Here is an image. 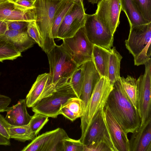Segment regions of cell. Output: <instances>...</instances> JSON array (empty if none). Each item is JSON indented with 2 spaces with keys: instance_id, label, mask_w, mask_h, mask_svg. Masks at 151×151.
Masks as SVG:
<instances>
[{
  "instance_id": "1",
  "label": "cell",
  "mask_w": 151,
  "mask_h": 151,
  "mask_svg": "<svg viewBox=\"0 0 151 151\" xmlns=\"http://www.w3.org/2000/svg\"><path fill=\"white\" fill-rule=\"evenodd\" d=\"M106 105L126 134L132 133L140 126L141 120L138 110L127 97L119 79L114 83Z\"/></svg>"
},
{
  "instance_id": "2",
  "label": "cell",
  "mask_w": 151,
  "mask_h": 151,
  "mask_svg": "<svg viewBox=\"0 0 151 151\" xmlns=\"http://www.w3.org/2000/svg\"><path fill=\"white\" fill-rule=\"evenodd\" d=\"M63 0H37L35 3V21L43 41L42 50L47 54L56 45L52 33L55 14Z\"/></svg>"
},
{
  "instance_id": "3",
  "label": "cell",
  "mask_w": 151,
  "mask_h": 151,
  "mask_svg": "<svg viewBox=\"0 0 151 151\" xmlns=\"http://www.w3.org/2000/svg\"><path fill=\"white\" fill-rule=\"evenodd\" d=\"M47 54L49 73L56 90L69 82L72 74L78 66L61 45H56Z\"/></svg>"
},
{
  "instance_id": "4",
  "label": "cell",
  "mask_w": 151,
  "mask_h": 151,
  "mask_svg": "<svg viewBox=\"0 0 151 151\" xmlns=\"http://www.w3.org/2000/svg\"><path fill=\"white\" fill-rule=\"evenodd\" d=\"M125 42L134 58V65L144 64L151 59V22L130 27Z\"/></svg>"
},
{
  "instance_id": "5",
  "label": "cell",
  "mask_w": 151,
  "mask_h": 151,
  "mask_svg": "<svg viewBox=\"0 0 151 151\" xmlns=\"http://www.w3.org/2000/svg\"><path fill=\"white\" fill-rule=\"evenodd\" d=\"M114 84L107 78L101 77L95 86L83 115L81 118L82 142L93 118L105 105Z\"/></svg>"
},
{
  "instance_id": "6",
  "label": "cell",
  "mask_w": 151,
  "mask_h": 151,
  "mask_svg": "<svg viewBox=\"0 0 151 151\" xmlns=\"http://www.w3.org/2000/svg\"><path fill=\"white\" fill-rule=\"evenodd\" d=\"M76 97L69 82L56 89L51 95L44 98L32 107L34 113L48 117L56 118L62 106L70 98Z\"/></svg>"
},
{
  "instance_id": "7",
  "label": "cell",
  "mask_w": 151,
  "mask_h": 151,
  "mask_svg": "<svg viewBox=\"0 0 151 151\" xmlns=\"http://www.w3.org/2000/svg\"><path fill=\"white\" fill-rule=\"evenodd\" d=\"M63 40L61 45L78 66L87 61L92 60L94 45L88 39L84 26L73 37Z\"/></svg>"
},
{
  "instance_id": "8",
  "label": "cell",
  "mask_w": 151,
  "mask_h": 151,
  "mask_svg": "<svg viewBox=\"0 0 151 151\" xmlns=\"http://www.w3.org/2000/svg\"><path fill=\"white\" fill-rule=\"evenodd\" d=\"M145 72L137 80V109L140 117V125L151 119V60L144 64Z\"/></svg>"
},
{
  "instance_id": "9",
  "label": "cell",
  "mask_w": 151,
  "mask_h": 151,
  "mask_svg": "<svg viewBox=\"0 0 151 151\" xmlns=\"http://www.w3.org/2000/svg\"><path fill=\"white\" fill-rule=\"evenodd\" d=\"M83 1V0H74L59 27L57 38L63 40L72 37L84 26L86 14Z\"/></svg>"
},
{
  "instance_id": "10",
  "label": "cell",
  "mask_w": 151,
  "mask_h": 151,
  "mask_svg": "<svg viewBox=\"0 0 151 151\" xmlns=\"http://www.w3.org/2000/svg\"><path fill=\"white\" fill-rule=\"evenodd\" d=\"M84 27L87 37L93 45L108 50L111 48L114 35L102 25L95 14H86Z\"/></svg>"
},
{
  "instance_id": "11",
  "label": "cell",
  "mask_w": 151,
  "mask_h": 151,
  "mask_svg": "<svg viewBox=\"0 0 151 151\" xmlns=\"http://www.w3.org/2000/svg\"><path fill=\"white\" fill-rule=\"evenodd\" d=\"M120 0H101L95 13L102 25L114 35L118 26L121 12Z\"/></svg>"
},
{
  "instance_id": "12",
  "label": "cell",
  "mask_w": 151,
  "mask_h": 151,
  "mask_svg": "<svg viewBox=\"0 0 151 151\" xmlns=\"http://www.w3.org/2000/svg\"><path fill=\"white\" fill-rule=\"evenodd\" d=\"M103 109L99 111L93 118L82 142L84 145H88L103 142L108 145L111 151H114L104 118Z\"/></svg>"
},
{
  "instance_id": "13",
  "label": "cell",
  "mask_w": 151,
  "mask_h": 151,
  "mask_svg": "<svg viewBox=\"0 0 151 151\" xmlns=\"http://www.w3.org/2000/svg\"><path fill=\"white\" fill-rule=\"evenodd\" d=\"M103 115L114 151H129L127 134L120 127L106 104Z\"/></svg>"
},
{
  "instance_id": "14",
  "label": "cell",
  "mask_w": 151,
  "mask_h": 151,
  "mask_svg": "<svg viewBox=\"0 0 151 151\" xmlns=\"http://www.w3.org/2000/svg\"><path fill=\"white\" fill-rule=\"evenodd\" d=\"M56 91L49 73L39 75L25 99L27 107H32L42 99L52 94Z\"/></svg>"
},
{
  "instance_id": "15",
  "label": "cell",
  "mask_w": 151,
  "mask_h": 151,
  "mask_svg": "<svg viewBox=\"0 0 151 151\" xmlns=\"http://www.w3.org/2000/svg\"><path fill=\"white\" fill-rule=\"evenodd\" d=\"M35 9L22 10L12 0H0V20L6 22L35 21Z\"/></svg>"
},
{
  "instance_id": "16",
  "label": "cell",
  "mask_w": 151,
  "mask_h": 151,
  "mask_svg": "<svg viewBox=\"0 0 151 151\" xmlns=\"http://www.w3.org/2000/svg\"><path fill=\"white\" fill-rule=\"evenodd\" d=\"M82 65L84 78L79 98L83 103L84 114L93 89L101 77L92 60L87 61Z\"/></svg>"
},
{
  "instance_id": "17",
  "label": "cell",
  "mask_w": 151,
  "mask_h": 151,
  "mask_svg": "<svg viewBox=\"0 0 151 151\" xmlns=\"http://www.w3.org/2000/svg\"><path fill=\"white\" fill-rule=\"evenodd\" d=\"M132 133L129 140V151H151V119Z\"/></svg>"
},
{
  "instance_id": "18",
  "label": "cell",
  "mask_w": 151,
  "mask_h": 151,
  "mask_svg": "<svg viewBox=\"0 0 151 151\" xmlns=\"http://www.w3.org/2000/svg\"><path fill=\"white\" fill-rule=\"evenodd\" d=\"M25 99H19L14 105L8 107L5 119L11 125L19 126L28 124L32 116L27 110Z\"/></svg>"
},
{
  "instance_id": "19",
  "label": "cell",
  "mask_w": 151,
  "mask_h": 151,
  "mask_svg": "<svg viewBox=\"0 0 151 151\" xmlns=\"http://www.w3.org/2000/svg\"><path fill=\"white\" fill-rule=\"evenodd\" d=\"M111 49L108 50L93 45L92 61L101 77L108 78V70Z\"/></svg>"
},
{
  "instance_id": "20",
  "label": "cell",
  "mask_w": 151,
  "mask_h": 151,
  "mask_svg": "<svg viewBox=\"0 0 151 151\" xmlns=\"http://www.w3.org/2000/svg\"><path fill=\"white\" fill-rule=\"evenodd\" d=\"M121 10L125 13L130 27L149 23L144 18L134 0H120Z\"/></svg>"
},
{
  "instance_id": "21",
  "label": "cell",
  "mask_w": 151,
  "mask_h": 151,
  "mask_svg": "<svg viewBox=\"0 0 151 151\" xmlns=\"http://www.w3.org/2000/svg\"><path fill=\"white\" fill-rule=\"evenodd\" d=\"M4 35L21 53L31 47L35 43L27 31L22 32L8 29Z\"/></svg>"
},
{
  "instance_id": "22",
  "label": "cell",
  "mask_w": 151,
  "mask_h": 151,
  "mask_svg": "<svg viewBox=\"0 0 151 151\" xmlns=\"http://www.w3.org/2000/svg\"><path fill=\"white\" fill-rule=\"evenodd\" d=\"M7 129L10 139H14L21 142L32 141L36 137L32 132L29 124L19 126L9 124Z\"/></svg>"
},
{
  "instance_id": "23",
  "label": "cell",
  "mask_w": 151,
  "mask_h": 151,
  "mask_svg": "<svg viewBox=\"0 0 151 151\" xmlns=\"http://www.w3.org/2000/svg\"><path fill=\"white\" fill-rule=\"evenodd\" d=\"M111 50L108 70V79L111 83L114 84L120 77V66L122 57L115 47H113Z\"/></svg>"
},
{
  "instance_id": "24",
  "label": "cell",
  "mask_w": 151,
  "mask_h": 151,
  "mask_svg": "<svg viewBox=\"0 0 151 151\" xmlns=\"http://www.w3.org/2000/svg\"><path fill=\"white\" fill-rule=\"evenodd\" d=\"M119 79L127 97L135 109L138 110L137 80L129 75L125 78L120 77Z\"/></svg>"
},
{
  "instance_id": "25",
  "label": "cell",
  "mask_w": 151,
  "mask_h": 151,
  "mask_svg": "<svg viewBox=\"0 0 151 151\" xmlns=\"http://www.w3.org/2000/svg\"><path fill=\"white\" fill-rule=\"evenodd\" d=\"M58 128L46 132L36 137L21 151H44L50 140L58 131Z\"/></svg>"
},
{
  "instance_id": "26",
  "label": "cell",
  "mask_w": 151,
  "mask_h": 151,
  "mask_svg": "<svg viewBox=\"0 0 151 151\" xmlns=\"http://www.w3.org/2000/svg\"><path fill=\"white\" fill-rule=\"evenodd\" d=\"M22 56L20 52L4 35L0 36V62L13 60Z\"/></svg>"
},
{
  "instance_id": "27",
  "label": "cell",
  "mask_w": 151,
  "mask_h": 151,
  "mask_svg": "<svg viewBox=\"0 0 151 151\" xmlns=\"http://www.w3.org/2000/svg\"><path fill=\"white\" fill-rule=\"evenodd\" d=\"M74 0H63L57 10L54 17L52 33L53 38H57L58 32L62 20L67 13L73 6Z\"/></svg>"
},
{
  "instance_id": "28",
  "label": "cell",
  "mask_w": 151,
  "mask_h": 151,
  "mask_svg": "<svg viewBox=\"0 0 151 151\" xmlns=\"http://www.w3.org/2000/svg\"><path fill=\"white\" fill-rule=\"evenodd\" d=\"M68 137L64 129L59 128L58 131L50 140L44 151H63V140Z\"/></svg>"
},
{
  "instance_id": "29",
  "label": "cell",
  "mask_w": 151,
  "mask_h": 151,
  "mask_svg": "<svg viewBox=\"0 0 151 151\" xmlns=\"http://www.w3.org/2000/svg\"><path fill=\"white\" fill-rule=\"evenodd\" d=\"M84 78V73L82 65L78 67L71 76L69 83L76 96L80 98Z\"/></svg>"
},
{
  "instance_id": "30",
  "label": "cell",
  "mask_w": 151,
  "mask_h": 151,
  "mask_svg": "<svg viewBox=\"0 0 151 151\" xmlns=\"http://www.w3.org/2000/svg\"><path fill=\"white\" fill-rule=\"evenodd\" d=\"M29 123L32 132L37 137V135L49 121L48 117L45 115L34 113Z\"/></svg>"
},
{
  "instance_id": "31",
  "label": "cell",
  "mask_w": 151,
  "mask_h": 151,
  "mask_svg": "<svg viewBox=\"0 0 151 151\" xmlns=\"http://www.w3.org/2000/svg\"><path fill=\"white\" fill-rule=\"evenodd\" d=\"M63 105L67 107L77 116L81 118L84 114V104L80 98L74 97L69 99Z\"/></svg>"
},
{
  "instance_id": "32",
  "label": "cell",
  "mask_w": 151,
  "mask_h": 151,
  "mask_svg": "<svg viewBox=\"0 0 151 151\" xmlns=\"http://www.w3.org/2000/svg\"><path fill=\"white\" fill-rule=\"evenodd\" d=\"M27 32L29 36L42 48L43 45V39L35 21L28 22Z\"/></svg>"
},
{
  "instance_id": "33",
  "label": "cell",
  "mask_w": 151,
  "mask_h": 151,
  "mask_svg": "<svg viewBox=\"0 0 151 151\" xmlns=\"http://www.w3.org/2000/svg\"><path fill=\"white\" fill-rule=\"evenodd\" d=\"M84 145L80 139L76 140L68 137L63 140V151H83Z\"/></svg>"
},
{
  "instance_id": "34",
  "label": "cell",
  "mask_w": 151,
  "mask_h": 151,
  "mask_svg": "<svg viewBox=\"0 0 151 151\" xmlns=\"http://www.w3.org/2000/svg\"><path fill=\"white\" fill-rule=\"evenodd\" d=\"M145 19L151 22V0H134Z\"/></svg>"
},
{
  "instance_id": "35",
  "label": "cell",
  "mask_w": 151,
  "mask_h": 151,
  "mask_svg": "<svg viewBox=\"0 0 151 151\" xmlns=\"http://www.w3.org/2000/svg\"><path fill=\"white\" fill-rule=\"evenodd\" d=\"M83 151H111L105 143L101 142L84 145Z\"/></svg>"
},
{
  "instance_id": "36",
  "label": "cell",
  "mask_w": 151,
  "mask_h": 151,
  "mask_svg": "<svg viewBox=\"0 0 151 151\" xmlns=\"http://www.w3.org/2000/svg\"><path fill=\"white\" fill-rule=\"evenodd\" d=\"M6 22L8 29L22 32L27 31L28 22L18 21Z\"/></svg>"
},
{
  "instance_id": "37",
  "label": "cell",
  "mask_w": 151,
  "mask_h": 151,
  "mask_svg": "<svg viewBox=\"0 0 151 151\" xmlns=\"http://www.w3.org/2000/svg\"><path fill=\"white\" fill-rule=\"evenodd\" d=\"M19 9L24 11L35 8V3L29 0H12Z\"/></svg>"
},
{
  "instance_id": "38",
  "label": "cell",
  "mask_w": 151,
  "mask_h": 151,
  "mask_svg": "<svg viewBox=\"0 0 151 151\" xmlns=\"http://www.w3.org/2000/svg\"><path fill=\"white\" fill-rule=\"evenodd\" d=\"M9 125L4 116L0 114V134L8 139H10L7 129Z\"/></svg>"
},
{
  "instance_id": "39",
  "label": "cell",
  "mask_w": 151,
  "mask_h": 151,
  "mask_svg": "<svg viewBox=\"0 0 151 151\" xmlns=\"http://www.w3.org/2000/svg\"><path fill=\"white\" fill-rule=\"evenodd\" d=\"M60 114H62L66 118L73 122L77 118L76 115L67 107L63 105L59 112Z\"/></svg>"
},
{
  "instance_id": "40",
  "label": "cell",
  "mask_w": 151,
  "mask_h": 151,
  "mask_svg": "<svg viewBox=\"0 0 151 151\" xmlns=\"http://www.w3.org/2000/svg\"><path fill=\"white\" fill-rule=\"evenodd\" d=\"M11 101L9 97L0 95V112L6 111Z\"/></svg>"
},
{
  "instance_id": "41",
  "label": "cell",
  "mask_w": 151,
  "mask_h": 151,
  "mask_svg": "<svg viewBox=\"0 0 151 151\" xmlns=\"http://www.w3.org/2000/svg\"><path fill=\"white\" fill-rule=\"evenodd\" d=\"M8 29L6 22L0 20V36L4 35Z\"/></svg>"
},
{
  "instance_id": "42",
  "label": "cell",
  "mask_w": 151,
  "mask_h": 151,
  "mask_svg": "<svg viewBox=\"0 0 151 151\" xmlns=\"http://www.w3.org/2000/svg\"><path fill=\"white\" fill-rule=\"evenodd\" d=\"M10 145V139H8L0 134V145L9 146Z\"/></svg>"
},
{
  "instance_id": "43",
  "label": "cell",
  "mask_w": 151,
  "mask_h": 151,
  "mask_svg": "<svg viewBox=\"0 0 151 151\" xmlns=\"http://www.w3.org/2000/svg\"><path fill=\"white\" fill-rule=\"evenodd\" d=\"M101 0H87L88 1L92 4H98Z\"/></svg>"
},
{
  "instance_id": "44",
  "label": "cell",
  "mask_w": 151,
  "mask_h": 151,
  "mask_svg": "<svg viewBox=\"0 0 151 151\" xmlns=\"http://www.w3.org/2000/svg\"><path fill=\"white\" fill-rule=\"evenodd\" d=\"M29 0L31 1L32 2H33L34 3H35L37 0Z\"/></svg>"
},
{
  "instance_id": "45",
  "label": "cell",
  "mask_w": 151,
  "mask_h": 151,
  "mask_svg": "<svg viewBox=\"0 0 151 151\" xmlns=\"http://www.w3.org/2000/svg\"><path fill=\"white\" fill-rule=\"evenodd\" d=\"M1 75V72L0 71V76Z\"/></svg>"
},
{
  "instance_id": "46",
  "label": "cell",
  "mask_w": 151,
  "mask_h": 151,
  "mask_svg": "<svg viewBox=\"0 0 151 151\" xmlns=\"http://www.w3.org/2000/svg\"></svg>"
}]
</instances>
